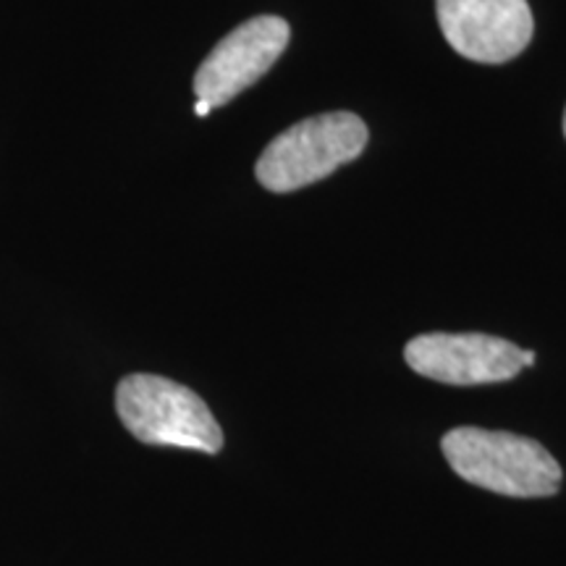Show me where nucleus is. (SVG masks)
Segmentation results:
<instances>
[{
  "mask_svg": "<svg viewBox=\"0 0 566 566\" xmlns=\"http://www.w3.org/2000/svg\"><path fill=\"white\" fill-rule=\"evenodd\" d=\"M116 412L142 443L179 446L202 454L223 449V430L210 407L192 388L163 375H126L116 388Z\"/></svg>",
  "mask_w": 566,
  "mask_h": 566,
  "instance_id": "nucleus-2",
  "label": "nucleus"
},
{
  "mask_svg": "<svg viewBox=\"0 0 566 566\" xmlns=\"http://www.w3.org/2000/svg\"><path fill=\"white\" fill-rule=\"evenodd\" d=\"M436 11L446 42L467 61H512L535 32L527 0H436Z\"/></svg>",
  "mask_w": 566,
  "mask_h": 566,
  "instance_id": "nucleus-6",
  "label": "nucleus"
},
{
  "mask_svg": "<svg viewBox=\"0 0 566 566\" xmlns=\"http://www.w3.org/2000/svg\"><path fill=\"white\" fill-rule=\"evenodd\" d=\"M292 30L281 17H254L212 48L195 74V95L212 111L265 76L286 51Z\"/></svg>",
  "mask_w": 566,
  "mask_h": 566,
  "instance_id": "nucleus-5",
  "label": "nucleus"
},
{
  "mask_svg": "<svg viewBox=\"0 0 566 566\" xmlns=\"http://www.w3.org/2000/svg\"><path fill=\"white\" fill-rule=\"evenodd\" d=\"M210 111H212V108H210V105L205 103V101H197V103H195V113H197V116H200V118L208 116Z\"/></svg>",
  "mask_w": 566,
  "mask_h": 566,
  "instance_id": "nucleus-7",
  "label": "nucleus"
},
{
  "mask_svg": "<svg viewBox=\"0 0 566 566\" xmlns=\"http://www.w3.org/2000/svg\"><path fill=\"white\" fill-rule=\"evenodd\" d=\"M564 137H566V111H564Z\"/></svg>",
  "mask_w": 566,
  "mask_h": 566,
  "instance_id": "nucleus-8",
  "label": "nucleus"
},
{
  "mask_svg": "<svg viewBox=\"0 0 566 566\" xmlns=\"http://www.w3.org/2000/svg\"><path fill=\"white\" fill-rule=\"evenodd\" d=\"M417 375L449 386H483L512 380L535 365V352L488 334H424L405 346Z\"/></svg>",
  "mask_w": 566,
  "mask_h": 566,
  "instance_id": "nucleus-4",
  "label": "nucleus"
},
{
  "mask_svg": "<svg viewBox=\"0 0 566 566\" xmlns=\"http://www.w3.org/2000/svg\"><path fill=\"white\" fill-rule=\"evenodd\" d=\"M446 462L470 485L512 499H546L562 488V467L533 438L454 428L441 441Z\"/></svg>",
  "mask_w": 566,
  "mask_h": 566,
  "instance_id": "nucleus-1",
  "label": "nucleus"
},
{
  "mask_svg": "<svg viewBox=\"0 0 566 566\" xmlns=\"http://www.w3.org/2000/svg\"><path fill=\"white\" fill-rule=\"evenodd\" d=\"M365 147L363 118L346 111L321 113L279 134L260 155L254 176L271 192H296L359 158Z\"/></svg>",
  "mask_w": 566,
  "mask_h": 566,
  "instance_id": "nucleus-3",
  "label": "nucleus"
}]
</instances>
